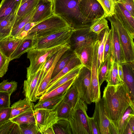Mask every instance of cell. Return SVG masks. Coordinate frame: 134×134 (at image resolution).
I'll list each match as a JSON object with an SVG mask.
<instances>
[{
    "label": "cell",
    "instance_id": "6da1fadb",
    "mask_svg": "<svg viewBox=\"0 0 134 134\" xmlns=\"http://www.w3.org/2000/svg\"><path fill=\"white\" fill-rule=\"evenodd\" d=\"M102 98L107 115L113 123L121 119L129 107L134 109V99L124 82L115 85H107Z\"/></svg>",
    "mask_w": 134,
    "mask_h": 134
},
{
    "label": "cell",
    "instance_id": "7a4b0ae2",
    "mask_svg": "<svg viewBox=\"0 0 134 134\" xmlns=\"http://www.w3.org/2000/svg\"><path fill=\"white\" fill-rule=\"evenodd\" d=\"M79 0H52L53 13L64 19L73 29L89 27L84 22L79 6Z\"/></svg>",
    "mask_w": 134,
    "mask_h": 134
},
{
    "label": "cell",
    "instance_id": "3957f363",
    "mask_svg": "<svg viewBox=\"0 0 134 134\" xmlns=\"http://www.w3.org/2000/svg\"><path fill=\"white\" fill-rule=\"evenodd\" d=\"M71 28L64 19L53 13L34 26L29 31L26 37H31L33 39L41 38Z\"/></svg>",
    "mask_w": 134,
    "mask_h": 134
},
{
    "label": "cell",
    "instance_id": "277c9868",
    "mask_svg": "<svg viewBox=\"0 0 134 134\" xmlns=\"http://www.w3.org/2000/svg\"><path fill=\"white\" fill-rule=\"evenodd\" d=\"M87 104L79 98L72 108L67 119L73 134H92L88 116L87 113Z\"/></svg>",
    "mask_w": 134,
    "mask_h": 134
},
{
    "label": "cell",
    "instance_id": "5b68a950",
    "mask_svg": "<svg viewBox=\"0 0 134 134\" xmlns=\"http://www.w3.org/2000/svg\"><path fill=\"white\" fill-rule=\"evenodd\" d=\"M66 45H58L47 48H32L28 51L27 57L29 59L30 63L27 68V78L42 70L51 56Z\"/></svg>",
    "mask_w": 134,
    "mask_h": 134
},
{
    "label": "cell",
    "instance_id": "8992f818",
    "mask_svg": "<svg viewBox=\"0 0 134 134\" xmlns=\"http://www.w3.org/2000/svg\"><path fill=\"white\" fill-rule=\"evenodd\" d=\"M107 18L114 27L118 34L125 62H134V38L114 14Z\"/></svg>",
    "mask_w": 134,
    "mask_h": 134
},
{
    "label": "cell",
    "instance_id": "52a82bcc",
    "mask_svg": "<svg viewBox=\"0 0 134 134\" xmlns=\"http://www.w3.org/2000/svg\"><path fill=\"white\" fill-rule=\"evenodd\" d=\"M73 30L71 28L44 37L33 39L32 48L36 49L47 48L58 45L69 44Z\"/></svg>",
    "mask_w": 134,
    "mask_h": 134
},
{
    "label": "cell",
    "instance_id": "ba28073f",
    "mask_svg": "<svg viewBox=\"0 0 134 134\" xmlns=\"http://www.w3.org/2000/svg\"><path fill=\"white\" fill-rule=\"evenodd\" d=\"M92 117L98 126L99 134H118L113 122L106 113L102 98L95 103Z\"/></svg>",
    "mask_w": 134,
    "mask_h": 134
},
{
    "label": "cell",
    "instance_id": "9c48e42d",
    "mask_svg": "<svg viewBox=\"0 0 134 134\" xmlns=\"http://www.w3.org/2000/svg\"><path fill=\"white\" fill-rule=\"evenodd\" d=\"M78 2L81 18L89 27L93 21L105 16L103 9L97 0H79Z\"/></svg>",
    "mask_w": 134,
    "mask_h": 134
},
{
    "label": "cell",
    "instance_id": "30bf717a",
    "mask_svg": "<svg viewBox=\"0 0 134 134\" xmlns=\"http://www.w3.org/2000/svg\"><path fill=\"white\" fill-rule=\"evenodd\" d=\"M91 79V70L83 65L72 84L77 90L79 98L88 104L92 103L90 91Z\"/></svg>",
    "mask_w": 134,
    "mask_h": 134
},
{
    "label": "cell",
    "instance_id": "8fae6325",
    "mask_svg": "<svg viewBox=\"0 0 134 134\" xmlns=\"http://www.w3.org/2000/svg\"><path fill=\"white\" fill-rule=\"evenodd\" d=\"M98 35L91 31L90 27L73 29L69 44L74 51L83 46L92 44L97 40Z\"/></svg>",
    "mask_w": 134,
    "mask_h": 134
},
{
    "label": "cell",
    "instance_id": "7c38bea8",
    "mask_svg": "<svg viewBox=\"0 0 134 134\" xmlns=\"http://www.w3.org/2000/svg\"><path fill=\"white\" fill-rule=\"evenodd\" d=\"M36 122L41 134L57 122L62 119L57 116L55 109H38L33 110Z\"/></svg>",
    "mask_w": 134,
    "mask_h": 134
},
{
    "label": "cell",
    "instance_id": "4fadbf2b",
    "mask_svg": "<svg viewBox=\"0 0 134 134\" xmlns=\"http://www.w3.org/2000/svg\"><path fill=\"white\" fill-rule=\"evenodd\" d=\"M43 78L42 70L31 75L24 81L23 91L25 98L29 102H36L39 99L37 97V89Z\"/></svg>",
    "mask_w": 134,
    "mask_h": 134
},
{
    "label": "cell",
    "instance_id": "5bb4252c",
    "mask_svg": "<svg viewBox=\"0 0 134 134\" xmlns=\"http://www.w3.org/2000/svg\"><path fill=\"white\" fill-rule=\"evenodd\" d=\"M98 49H93V59L91 69L90 83L91 97L92 103H95L101 98L100 87L99 85L97 65Z\"/></svg>",
    "mask_w": 134,
    "mask_h": 134
},
{
    "label": "cell",
    "instance_id": "9a60e30c",
    "mask_svg": "<svg viewBox=\"0 0 134 134\" xmlns=\"http://www.w3.org/2000/svg\"><path fill=\"white\" fill-rule=\"evenodd\" d=\"M111 38L110 56V61L122 63L126 62L122 47L115 27L112 25L111 24Z\"/></svg>",
    "mask_w": 134,
    "mask_h": 134
},
{
    "label": "cell",
    "instance_id": "2e32d148",
    "mask_svg": "<svg viewBox=\"0 0 134 134\" xmlns=\"http://www.w3.org/2000/svg\"><path fill=\"white\" fill-rule=\"evenodd\" d=\"M114 15L134 38V17L120 3L116 2Z\"/></svg>",
    "mask_w": 134,
    "mask_h": 134
},
{
    "label": "cell",
    "instance_id": "e0dca14e",
    "mask_svg": "<svg viewBox=\"0 0 134 134\" xmlns=\"http://www.w3.org/2000/svg\"><path fill=\"white\" fill-rule=\"evenodd\" d=\"M53 13L52 1L39 0L31 21L37 24L49 17Z\"/></svg>",
    "mask_w": 134,
    "mask_h": 134
},
{
    "label": "cell",
    "instance_id": "ac0fdd59",
    "mask_svg": "<svg viewBox=\"0 0 134 134\" xmlns=\"http://www.w3.org/2000/svg\"><path fill=\"white\" fill-rule=\"evenodd\" d=\"M23 39L16 38L10 35L7 36L0 40V50L6 57L10 59Z\"/></svg>",
    "mask_w": 134,
    "mask_h": 134
},
{
    "label": "cell",
    "instance_id": "d6986e66",
    "mask_svg": "<svg viewBox=\"0 0 134 134\" xmlns=\"http://www.w3.org/2000/svg\"><path fill=\"white\" fill-rule=\"evenodd\" d=\"M121 64L124 82L127 85L134 99V62H125Z\"/></svg>",
    "mask_w": 134,
    "mask_h": 134
},
{
    "label": "cell",
    "instance_id": "ffe728a7",
    "mask_svg": "<svg viewBox=\"0 0 134 134\" xmlns=\"http://www.w3.org/2000/svg\"><path fill=\"white\" fill-rule=\"evenodd\" d=\"M34 104L25 98L14 103L11 106L10 120L23 113L33 111Z\"/></svg>",
    "mask_w": 134,
    "mask_h": 134
},
{
    "label": "cell",
    "instance_id": "44dd1931",
    "mask_svg": "<svg viewBox=\"0 0 134 134\" xmlns=\"http://www.w3.org/2000/svg\"><path fill=\"white\" fill-rule=\"evenodd\" d=\"M93 44L94 43L83 46L74 51L82 64L91 70L93 59Z\"/></svg>",
    "mask_w": 134,
    "mask_h": 134
},
{
    "label": "cell",
    "instance_id": "7402d4cb",
    "mask_svg": "<svg viewBox=\"0 0 134 134\" xmlns=\"http://www.w3.org/2000/svg\"><path fill=\"white\" fill-rule=\"evenodd\" d=\"M82 65L80 60L76 54L61 71L51 80L46 89L52 86L70 71Z\"/></svg>",
    "mask_w": 134,
    "mask_h": 134
},
{
    "label": "cell",
    "instance_id": "603a6c76",
    "mask_svg": "<svg viewBox=\"0 0 134 134\" xmlns=\"http://www.w3.org/2000/svg\"><path fill=\"white\" fill-rule=\"evenodd\" d=\"M61 56V54L58 53L52 65L46 74L44 76L38 86L36 96L40 99V97L45 93L51 80V77L54 68L57 62Z\"/></svg>",
    "mask_w": 134,
    "mask_h": 134
},
{
    "label": "cell",
    "instance_id": "cb8c5ba5",
    "mask_svg": "<svg viewBox=\"0 0 134 134\" xmlns=\"http://www.w3.org/2000/svg\"><path fill=\"white\" fill-rule=\"evenodd\" d=\"M21 0H2L0 3V18L17 11Z\"/></svg>",
    "mask_w": 134,
    "mask_h": 134
},
{
    "label": "cell",
    "instance_id": "d4e9b609",
    "mask_svg": "<svg viewBox=\"0 0 134 134\" xmlns=\"http://www.w3.org/2000/svg\"><path fill=\"white\" fill-rule=\"evenodd\" d=\"M76 77L60 86L43 94L40 97L39 102L43 101L50 98L64 93L72 85Z\"/></svg>",
    "mask_w": 134,
    "mask_h": 134
},
{
    "label": "cell",
    "instance_id": "484cf974",
    "mask_svg": "<svg viewBox=\"0 0 134 134\" xmlns=\"http://www.w3.org/2000/svg\"><path fill=\"white\" fill-rule=\"evenodd\" d=\"M66 92L59 96L50 98L43 101L38 102L37 104L34 105V109L55 110L58 106L63 100Z\"/></svg>",
    "mask_w": 134,
    "mask_h": 134
},
{
    "label": "cell",
    "instance_id": "4316f807",
    "mask_svg": "<svg viewBox=\"0 0 134 134\" xmlns=\"http://www.w3.org/2000/svg\"><path fill=\"white\" fill-rule=\"evenodd\" d=\"M17 11L0 18V31L4 37L10 35L15 19Z\"/></svg>",
    "mask_w": 134,
    "mask_h": 134
},
{
    "label": "cell",
    "instance_id": "83f0119b",
    "mask_svg": "<svg viewBox=\"0 0 134 134\" xmlns=\"http://www.w3.org/2000/svg\"><path fill=\"white\" fill-rule=\"evenodd\" d=\"M33 39L26 37L24 38L13 53L10 58V61L19 58L24 53L32 48Z\"/></svg>",
    "mask_w": 134,
    "mask_h": 134
},
{
    "label": "cell",
    "instance_id": "f1b7e54d",
    "mask_svg": "<svg viewBox=\"0 0 134 134\" xmlns=\"http://www.w3.org/2000/svg\"><path fill=\"white\" fill-rule=\"evenodd\" d=\"M39 0H28L20 5L16 13L14 23L31 12L36 7Z\"/></svg>",
    "mask_w": 134,
    "mask_h": 134
},
{
    "label": "cell",
    "instance_id": "f546056e",
    "mask_svg": "<svg viewBox=\"0 0 134 134\" xmlns=\"http://www.w3.org/2000/svg\"><path fill=\"white\" fill-rule=\"evenodd\" d=\"M75 54V52L70 48L61 56L55 65L52 73L51 79L61 71Z\"/></svg>",
    "mask_w": 134,
    "mask_h": 134
},
{
    "label": "cell",
    "instance_id": "4dcf8cb0",
    "mask_svg": "<svg viewBox=\"0 0 134 134\" xmlns=\"http://www.w3.org/2000/svg\"><path fill=\"white\" fill-rule=\"evenodd\" d=\"M134 116V109L129 107L126 110L121 119L113 123L118 134H123L130 119Z\"/></svg>",
    "mask_w": 134,
    "mask_h": 134
},
{
    "label": "cell",
    "instance_id": "1f68e13d",
    "mask_svg": "<svg viewBox=\"0 0 134 134\" xmlns=\"http://www.w3.org/2000/svg\"><path fill=\"white\" fill-rule=\"evenodd\" d=\"M110 29H106L102 31L98 35L99 42L97 52V65L98 70L101 63L103 62V57L105 44L107 34Z\"/></svg>",
    "mask_w": 134,
    "mask_h": 134
},
{
    "label": "cell",
    "instance_id": "d6a6232c",
    "mask_svg": "<svg viewBox=\"0 0 134 134\" xmlns=\"http://www.w3.org/2000/svg\"><path fill=\"white\" fill-rule=\"evenodd\" d=\"M111 62V65L105 80L108 85H115L124 82L119 76L117 63L114 61Z\"/></svg>",
    "mask_w": 134,
    "mask_h": 134
},
{
    "label": "cell",
    "instance_id": "836d02e7",
    "mask_svg": "<svg viewBox=\"0 0 134 134\" xmlns=\"http://www.w3.org/2000/svg\"><path fill=\"white\" fill-rule=\"evenodd\" d=\"M83 65H82L79 66L70 71L52 86L47 89L44 94L60 86L71 79L76 77Z\"/></svg>",
    "mask_w": 134,
    "mask_h": 134
},
{
    "label": "cell",
    "instance_id": "e575fe53",
    "mask_svg": "<svg viewBox=\"0 0 134 134\" xmlns=\"http://www.w3.org/2000/svg\"><path fill=\"white\" fill-rule=\"evenodd\" d=\"M79 98L77 88L72 85L66 92L63 100L72 109L75 105Z\"/></svg>",
    "mask_w": 134,
    "mask_h": 134
},
{
    "label": "cell",
    "instance_id": "d590c367",
    "mask_svg": "<svg viewBox=\"0 0 134 134\" xmlns=\"http://www.w3.org/2000/svg\"><path fill=\"white\" fill-rule=\"evenodd\" d=\"M35 8L30 13L19 21L14 23L10 35L16 38L21 30L28 23L31 21L32 16L35 12Z\"/></svg>",
    "mask_w": 134,
    "mask_h": 134
},
{
    "label": "cell",
    "instance_id": "8d00e7d4",
    "mask_svg": "<svg viewBox=\"0 0 134 134\" xmlns=\"http://www.w3.org/2000/svg\"><path fill=\"white\" fill-rule=\"evenodd\" d=\"M0 134H21L19 125L10 120L1 124Z\"/></svg>",
    "mask_w": 134,
    "mask_h": 134
},
{
    "label": "cell",
    "instance_id": "74e56055",
    "mask_svg": "<svg viewBox=\"0 0 134 134\" xmlns=\"http://www.w3.org/2000/svg\"><path fill=\"white\" fill-rule=\"evenodd\" d=\"M54 134H72L71 126L68 120L58 121L52 126Z\"/></svg>",
    "mask_w": 134,
    "mask_h": 134
},
{
    "label": "cell",
    "instance_id": "f35d334b",
    "mask_svg": "<svg viewBox=\"0 0 134 134\" xmlns=\"http://www.w3.org/2000/svg\"><path fill=\"white\" fill-rule=\"evenodd\" d=\"M111 65L110 56L108 57L101 64L98 70V77L100 87L105 80Z\"/></svg>",
    "mask_w": 134,
    "mask_h": 134
},
{
    "label": "cell",
    "instance_id": "ab89813d",
    "mask_svg": "<svg viewBox=\"0 0 134 134\" xmlns=\"http://www.w3.org/2000/svg\"><path fill=\"white\" fill-rule=\"evenodd\" d=\"M106 18L104 16L93 21L90 27L91 31L98 35L103 30L109 29L108 22Z\"/></svg>",
    "mask_w": 134,
    "mask_h": 134
},
{
    "label": "cell",
    "instance_id": "60d3db41",
    "mask_svg": "<svg viewBox=\"0 0 134 134\" xmlns=\"http://www.w3.org/2000/svg\"><path fill=\"white\" fill-rule=\"evenodd\" d=\"M10 120L18 125L23 124L36 123L33 111L23 113Z\"/></svg>",
    "mask_w": 134,
    "mask_h": 134
},
{
    "label": "cell",
    "instance_id": "b9f144b4",
    "mask_svg": "<svg viewBox=\"0 0 134 134\" xmlns=\"http://www.w3.org/2000/svg\"><path fill=\"white\" fill-rule=\"evenodd\" d=\"M102 7L104 15L107 17L113 15L114 14V10L115 3V0H97Z\"/></svg>",
    "mask_w": 134,
    "mask_h": 134
},
{
    "label": "cell",
    "instance_id": "7bdbcfd3",
    "mask_svg": "<svg viewBox=\"0 0 134 134\" xmlns=\"http://www.w3.org/2000/svg\"><path fill=\"white\" fill-rule=\"evenodd\" d=\"M72 109L70 106L63 100L55 109L58 117L62 119L68 120Z\"/></svg>",
    "mask_w": 134,
    "mask_h": 134
},
{
    "label": "cell",
    "instance_id": "ee69618b",
    "mask_svg": "<svg viewBox=\"0 0 134 134\" xmlns=\"http://www.w3.org/2000/svg\"><path fill=\"white\" fill-rule=\"evenodd\" d=\"M21 134H41L36 123L19 125Z\"/></svg>",
    "mask_w": 134,
    "mask_h": 134
},
{
    "label": "cell",
    "instance_id": "f6af8a7d",
    "mask_svg": "<svg viewBox=\"0 0 134 134\" xmlns=\"http://www.w3.org/2000/svg\"><path fill=\"white\" fill-rule=\"evenodd\" d=\"M9 59L6 57L0 50V78L5 74L8 70Z\"/></svg>",
    "mask_w": 134,
    "mask_h": 134
},
{
    "label": "cell",
    "instance_id": "bcb514c9",
    "mask_svg": "<svg viewBox=\"0 0 134 134\" xmlns=\"http://www.w3.org/2000/svg\"><path fill=\"white\" fill-rule=\"evenodd\" d=\"M17 87V82L15 81H8L0 86V92L7 93L11 95L16 90Z\"/></svg>",
    "mask_w": 134,
    "mask_h": 134
},
{
    "label": "cell",
    "instance_id": "7dc6e473",
    "mask_svg": "<svg viewBox=\"0 0 134 134\" xmlns=\"http://www.w3.org/2000/svg\"><path fill=\"white\" fill-rule=\"evenodd\" d=\"M10 96L7 93L0 92V109L10 107Z\"/></svg>",
    "mask_w": 134,
    "mask_h": 134
},
{
    "label": "cell",
    "instance_id": "c3c4849f",
    "mask_svg": "<svg viewBox=\"0 0 134 134\" xmlns=\"http://www.w3.org/2000/svg\"><path fill=\"white\" fill-rule=\"evenodd\" d=\"M37 24L36 23L31 21L27 23L21 30L16 38L20 39L25 38L29 31Z\"/></svg>",
    "mask_w": 134,
    "mask_h": 134
},
{
    "label": "cell",
    "instance_id": "681fc988",
    "mask_svg": "<svg viewBox=\"0 0 134 134\" xmlns=\"http://www.w3.org/2000/svg\"><path fill=\"white\" fill-rule=\"evenodd\" d=\"M111 38V32L110 29L108 32L105 42L103 54V62L108 57L110 56Z\"/></svg>",
    "mask_w": 134,
    "mask_h": 134
},
{
    "label": "cell",
    "instance_id": "f907efd6",
    "mask_svg": "<svg viewBox=\"0 0 134 134\" xmlns=\"http://www.w3.org/2000/svg\"><path fill=\"white\" fill-rule=\"evenodd\" d=\"M117 2L120 4L134 17V0H119Z\"/></svg>",
    "mask_w": 134,
    "mask_h": 134
},
{
    "label": "cell",
    "instance_id": "816d5d0a",
    "mask_svg": "<svg viewBox=\"0 0 134 134\" xmlns=\"http://www.w3.org/2000/svg\"><path fill=\"white\" fill-rule=\"evenodd\" d=\"M11 115V107L0 109V124L9 120Z\"/></svg>",
    "mask_w": 134,
    "mask_h": 134
},
{
    "label": "cell",
    "instance_id": "f5cc1de1",
    "mask_svg": "<svg viewBox=\"0 0 134 134\" xmlns=\"http://www.w3.org/2000/svg\"><path fill=\"white\" fill-rule=\"evenodd\" d=\"M58 51L52 55L45 64L42 69L43 78L52 65L57 55Z\"/></svg>",
    "mask_w": 134,
    "mask_h": 134
},
{
    "label": "cell",
    "instance_id": "db71d44e",
    "mask_svg": "<svg viewBox=\"0 0 134 134\" xmlns=\"http://www.w3.org/2000/svg\"><path fill=\"white\" fill-rule=\"evenodd\" d=\"M88 118L92 134H99L98 126L93 117H88Z\"/></svg>",
    "mask_w": 134,
    "mask_h": 134
},
{
    "label": "cell",
    "instance_id": "11a10c76",
    "mask_svg": "<svg viewBox=\"0 0 134 134\" xmlns=\"http://www.w3.org/2000/svg\"><path fill=\"white\" fill-rule=\"evenodd\" d=\"M118 74L122 82L123 81V72L121 63H118Z\"/></svg>",
    "mask_w": 134,
    "mask_h": 134
},
{
    "label": "cell",
    "instance_id": "9f6ffc18",
    "mask_svg": "<svg viewBox=\"0 0 134 134\" xmlns=\"http://www.w3.org/2000/svg\"><path fill=\"white\" fill-rule=\"evenodd\" d=\"M123 134H134V132L132 131L128 124Z\"/></svg>",
    "mask_w": 134,
    "mask_h": 134
},
{
    "label": "cell",
    "instance_id": "6f0895ef",
    "mask_svg": "<svg viewBox=\"0 0 134 134\" xmlns=\"http://www.w3.org/2000/svg\"><path fill=\"white\" fill-rule=\"evenodd\" d=\"M128 124L132 131L134 132V116H132L130 119Z\"/></svg>",
    "mask_w": 134,
    "mask_h": 134
},
{
    "label": "cell",
    "instance_id": "680465c9",
    "mask_svg": "<svg viewBox=\"0 0 134 134\" xmlns=\"http://www.w3.org/2000/svg\"><path fill=\"white\" fill-rule=\"evenodd\" d=\"M43 134H54L52 126L44 132Z\"/></svg>",
    "mask_w": 134,
    "mask_h": 134
},
{
    "label": "cell",
    "instance_id": "91938a15",
    "mask_svg": "<svg viewBox=\"0 0 134 134\" xmlns=\"http://www.w3.org/2000/svg\"><path fill=\"white\" fill-rule=\"evenodd\" d=\"M8 81V80H3V81L2 82L0 83V86L3 85V84H4V83H5V82H7Z\"/></svg>",
    "mask_w": 134,
    "mask_h": 134
},
{
    "label": "cell",
    "instance_id": "94428289",
    "mask_svg": "<svg viewBox=\"0 0 134 134\" xmlns=\"http://www.w3.org/2000/svg\"><path fill=\"white\" fill-rule=\"evenodd\" d=\"M4 38V37L0 31V40Z\"/></svg>",
    "mask_w": 134,
    "mask_h": 134
},
{
    "label": "cell",
    "instance_id": "6125c7cd",
    "mask_svg": "<svg viewBox=\"0 0 134 134\" xmlns=\"http://www.w3.org/2000/svg\"><path fill=\"white\" fill-rule=\"evenodd\" d=\"M28 0H21L20 5L22 4L23 3L27 1Z\"/></svg>",
    "mask_w": 134,
    "mask_h": 134
},
{
    "label": "cell",
    "instance_id": "be15d7a7",
    "mask_svg": "<svg viewBox=\"0 0 134 134\" xmlns=\"http://www.w3.org/2000/svg\"><path fill=\"white\" fill-rule=\"evenodd\" d=\"M46 0V1H50V2L52 1V0Z\"/></svg>",
    "mask_w": 134,
    "mask_h": 134
},
{
    "label": "cell",
    "instance_id": "e7e4bbea",
    "mask_svg": "<svg viewBox=\"0 0 134 134\" xmlns=\"http://www.w3.org/2000/svg\"><path fill=\"white\" fill-rule=\"evenodd\" d=\"M116 2H117L119 0H115Z\"/></svg>",
    "mask_w": 134,
    "mask_h": 134
}]
</instances>
